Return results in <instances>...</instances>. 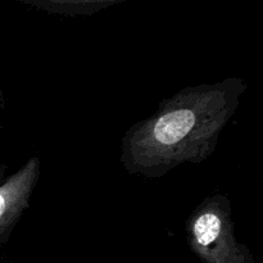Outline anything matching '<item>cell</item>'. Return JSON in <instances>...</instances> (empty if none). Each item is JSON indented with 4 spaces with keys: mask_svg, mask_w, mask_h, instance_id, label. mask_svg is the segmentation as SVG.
I'll return each instance as SVG.
<instances>
[{
    "mask_svg": "<svg viewBox=\"0 0 263 263\" xmlns=\"http://www.w3.org/2000/svg\"><path fill=\"white\" fill-rule=\"evenodd\" d=\"M222 115L213 117L212 105L202 107V103H182L153 121L141 133L140 154L158 157L162 161L180 157L197 143L203 134L212 135L215 126L222 123ZM139 154V156H140Z\"/></svg>",
    "mask_w": 263,
    "mask_h": 263,
    "instance_id": "cell-1",
    "label": "cell"
},
{
    "mask_svg": "<svg viewBox=\"0 0 263 263\" xmlns=\"http://www.w3.org/2000/svg\"><path fill=\"white\" fill-rule=\"evenodd\" d=\"M193 246L204 263H253L234 241H226V230L220 213L205 210L195 217L192 226Z\"/></svg>",
    "mask_w": 263,
    "mask_h": 263,
    "instance_id": "cell-2",
    "label": "cell"
},
{
    "mask_svg": "<svg viewBox=\"0 0 263 263\" xmlns=\"http://www.w3.org/2000/svg\"><path fill=\"white\" fill-rule=\"evenodd\" d=\"M31 171L26 168L20 176L15 177L9 185L0 187V222L7 217L8 213L17 210L21 198H26L31 186Z\"/></svg>",
    "mask_w": 263,
    "mask_h": 263,
    "instance_id": "cell-3",
    "label": "cell"
}]
</instances>
